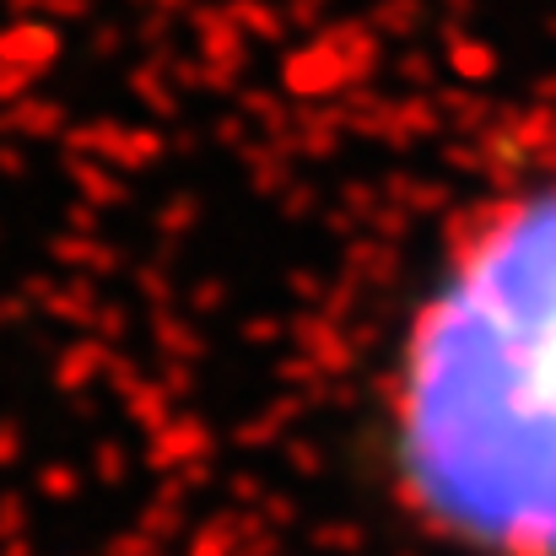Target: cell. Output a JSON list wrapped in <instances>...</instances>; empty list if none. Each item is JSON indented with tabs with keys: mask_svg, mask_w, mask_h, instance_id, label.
I'll list each match as a JSON object with an SVG mask.
<instances>
[{
	"mask_svg": "<svg viewBox=\"0 0 556 556\" xmlns=\"http://www.w3.org/2000/svg\"><path fill=\"white\" fill-rule=\"evenodd\" d=\"M389 476L465 556H556V185L492 211L421 298L389 378Z\"/></svg>",
	"mask_w": 556,
	"mask_h": 556,
	"instance_id": "1",
	"label": "cell"
}]
</instances>
